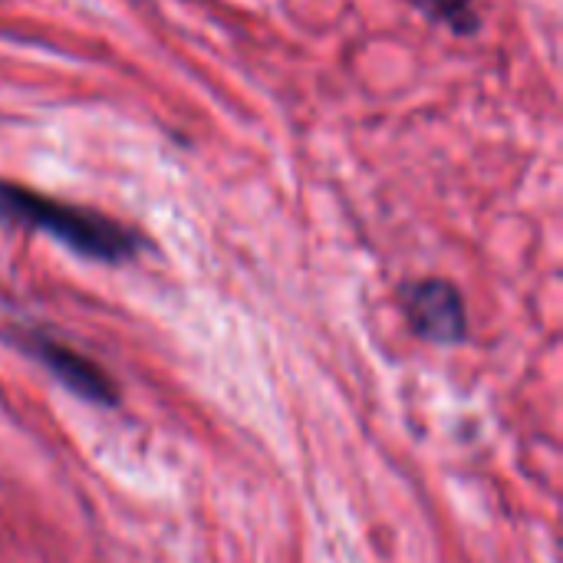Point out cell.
I'll list each match as a JSON object with an SVG mask.
<instances>
[{
  "mask_svg": "<svg viewBox=\"0 0 563 563\" xmlns=\"http://www.w3.org/2000/svg\"><path fill=\"white\" fill-rule=\"evenodd\" d=\"M0 224L40 231L56 244H63L66 251L112 267L129 264L145 251L142 231L122 224L119 218H109L96 208L49 198L20 181H3V178H0Z\"/></svg>",
  "mask_w": 563,
  "mask_h": 563,
  "instance_id": "6da1fadb",
  "label": "cell"
},
{
  "mask_svg": "<svg viewBox=\"0 0 563 563\" xmlns=\"http://www.w3.org/2000/svg\"><path fill=\"white\" fill-rule=\"evenodd\" d=\"M7 343H13L26 360L40 363L69 396H76L86 406H99V409H119L122 393L115 386V379L89 356L76 353L73 346H66L63 340H56L53 333L40 330V327H10Z\"/></svg>",
  "mask_w": 563,
  "mask_h": 563,
  "instance_id": "7a4b0ae2",
  "label": "cell"
},
{
  "mask_svg": "<svg viewBox=\"0 0 563 563\" xmlns=\"http://www.w3.org/2000/svg\"><path fill=\"white\" fill-rule=\"evenodd\" d=\"M409 330L432 346H462L468 340V310L462 290L445 277L409 280L399 290Z\"/></svg>",
  "mask_w": 563,
  "mask_h": 563,
  "instance_id": "3957f363",
  "label": "cell"
},
{
  "mask_svg": "<svg viewBox=\"0 0 563 563\" xmlns=\"http://www.w3.org/2000/svg\"><path fill=\"white\" fill-rule=\"evenodd\" d=\"M426 20L449 26L459 36H475L482 30V16L475 0H409Z\"/></svg>",
  "mask_w": 563,
  "mask_h": 563,
  "instance_id": "277c9868",
  "label": "cell"
}]
</instances>
